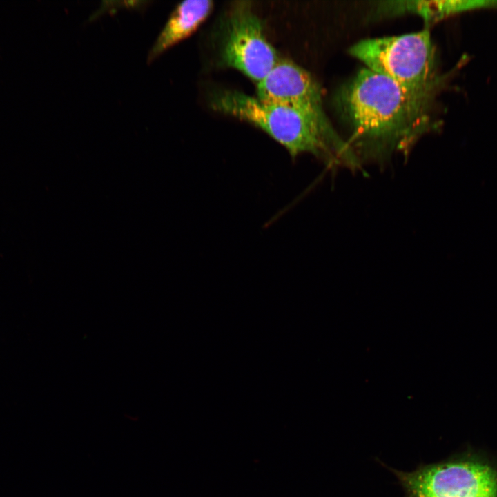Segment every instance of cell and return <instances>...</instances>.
Segmentation results:
<instances>
[{
  "label": "cell",
  "mask_w": 497,
  "mask_h": 497,
  "mask_svg": "<svg viewBox=\"0 0 497 497\" xmlns=\"http://www.w3.org/2000/svg\"><path fill=\"white\" fill-rule=\"evenodd\" d=\"M349 53L367 68L410 91L433 95L437 87L435 49L427 29L363 39Z\"/></svg>",
  "instance_id": "3957f363"
},
{
  "label": "cell",
  "mask_w": 497,
  "mask_h": 497,
  "mask_svg": "<svg viewBox=\"0 0 497 497\" xmlns=\"http://www.w3.org/2000/svg\"><path fill=\"white\" fill-rule=\"evenodd\" d=\"M404 497H497V473L475 460H456L395 471Z\"/></svg>",
  "instance_id": "5b68a950"
},
{
  "label": "cell",
  "mask_w": 497,
  "mask_h": 497,
  "mask_svg": "<svg viewBox=\"0 0 497 497\" xmlns=\"http://www.w3.org/2000/svg\"><path fill=\"white\" fill-rule=\"evenodd\" d=\"M432 95L410 91L367 68L360 70L340 94L351 130L347 143L360 164L408 150L431 126Z\"/></svg>",
  "instance_id": "6da1fadb"
},
{
  "label": "cell",
  "mask_w": 497,
  "mask_h": 497,
  "mask_svg": "<svg viewBox=\"0 0 497 497\" xmlns=\"http://www.w3.org/2000/svg\"><path fill=\"white\" fill-rule=\"evenodd\" d=\"M211 106L263 130L294 157L311 153L331 164H343L339 153L318 125L295 109L269 104L236 90L215 92Z\"/></svg>",
  "instance_id": "7a4b0ae2"
},
{
  "label": "cell",
  "mask_w": 497,
  "mask_h": 497,
  "mask_svg": "<svg viewBox=\"0 0 497 497\" xmlns=\"http://www.w3.org/2000/svg\"><path fill=\"white\" fill-rule=\"evenodd\" d=\"M488 6V1H484L447 0L387 1L379 7L380 12L386 14L413 13L427 22H434L460 12Z\"/></svg>",
  "instance_id": "ba28073f"
},
{
  "label": "cell",
  "mask_w": 497,
  "mask_h": 497,
  "mask_svg": "<svg viewBox=\"0 0 497 497\" xmlns=\"http://www.w3.org/2000/svg\"><path fill=\"white\" fill-rule=\"evenodd\" d=\"M213 8V2L209 0H188L178 4L150 48L147 63H152L193 33L208 17Z\"/></svg>",
  "instance_id": "52a82bcc"
},
{
  "label": "cell",
  "mask_w": 497,
  "mask_h": 497,
  "mask_svg": "<svg viewBox=\"0 0 497 497\" xmlns=\"http://www.w3.org/2000/svg\"><path fill=\"white\" fill-rule=\"evenodd\" d=\"M257 98L295 109L311 118L342 157L345 166L355 168L358 159L347 141L335 130L323 108L320 88L314 78L296 64L281 59L257 84Z\"/></svg>",
  "instance_id": "277c9868"
},
{
  "label": "cell",
  "mask_w": 497,
  "mask_h": 497,
  "mask_svg": "<svg viewBox=\"0 0 497 497\" xmlns=\"http://www.w3.org/2000/svg\"><path fill=\"white\" fill-rule=\"evenodd\" d=\"M222 61L238 70L256 84L262 80L280 60L267 40L260 17L251 2L240 1L230 10L222 43Z\"/></svg>",
  "instance_id": "8992f818"
}]
</instances>
